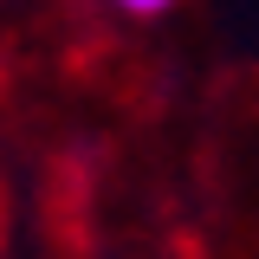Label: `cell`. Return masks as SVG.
I'll return each instance as SVG.
<instances>
[{
	"mask_svg": "<svg viewBox=\"0 0 259 259\" xmlns=\"http://www.w3.org/2000/svg\"><path fill=\"white\" fill-rule=\"evenodd\" d=\"M117 13H130V20H162L168 7H182V0H110Z\"/></svg>",
	"mask_w": 259,
	"mask_h": 259,
	"instance_id": "6da1fadb",
	"label": "cell"
}]
</instances>
